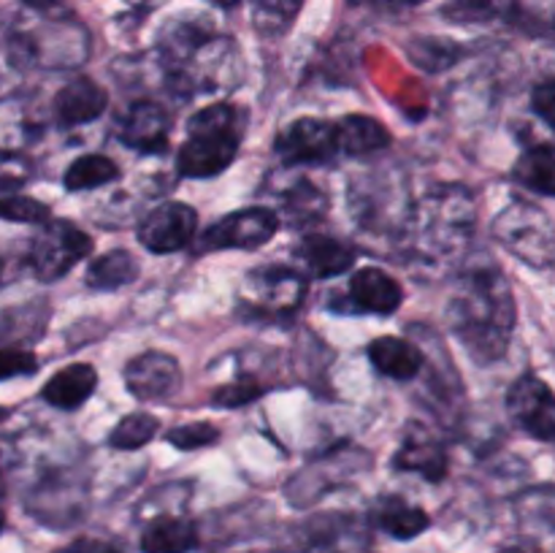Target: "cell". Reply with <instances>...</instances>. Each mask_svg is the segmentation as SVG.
Returning a JSON list of instances; mask_svg holds the SVG:
<instances>
[{
    "instance_id": "obj_1",
    "label": "cell",
    "mask_w": 555,
    "mask_h": 553,
    "mask_svg": "<svg viewBox=\"0 0 555 553\" xmlns=\"http://www.w3.org/2000/svg\"><path fill=\"white\" fill-rule=\"evenodd\" d=\"M515 296L499 266L469 263L455 280L448 301V323L455 339L480 366L507 356L515 331Z\"/></svg>"
},
{
    "instance_id": "obj_2",
    "label": "cell",
    "mask_w": 555,
    "mask_h": 553,
    "mask_svg": "<svg viewBox=\"0 0 555 553\" xmlns=\"http://www.w3.org/2000/svg\"><path fill=\"white\" fill-rule=\"evenodd\" d=\"M168 87L182 95L225 90L236 79L238 52L204 16L168 22L157 41Z\"/></svg>"
},
{
    "instance_id": "obj_3",
    "label": "cell",
    "mask_w": 555,
    "mask_h": 553,
    "mask_svg": "<svg viewBox=\"0 0 555 553\" xmlns=\"http://www.w3.org/2000/svg\"><path fill=\"white\" fill-rule=\"evenodd\" d=\"M475 222V195L464 184H439L412 206L404 228L406 255L428 271H448L469 249Z\"/></svg>"
},
{
    "instance_id": "obj_4",
    "label": "cell",
    "mask_w": 555,
    "mask_h": 553,
    "mask_svg": "<svg viewBox=\"0 0 555 553\" xmlns=\"http://www.w3.org/2000/svg\"><path fill=\"white\" fill-rule=\"evenodd\" d=\"M238 114L231 103H211L190 117L188 141L177 152V171L188 179H209L225 171L238 155Z\"/></svg>"
},
{
    "instance_id": "obj_5",
    "label": "cell",
    "mask_w": 555,
    "mask_h": 553,
    "mask_svg": "<svg viewBox=\"0 0 555 553\" xmlns=\"http://www.w3.org/2000/svg\"><path fill=\"white\" fill-rule=\"evenodd\" d=\"M11 63L41 68H74L90 54V33L70 20H41L20 25L5 36Z\"/></svg>"
},
{
    "instance_id": "obj_6",
    "label": "cell",
    "mask_w": 555,
    "mask_h": 553,
    "mask_svg": "<svg viewBox=\"0 0 555 553\" xmlns=\"http://www.w3.org/2000/svg\"><path fill=\"white\" fill-rule=\"evenodd\" d=\"M493 236L507 253L534 269L555 263V226L540 206L515 201L493 220Z\"/></svg>"
},
{
    "instance_id": "obj_7",
    "label": "cell",
    "mask_w": 555,
    "mask_h": 553,
    "mask_svg": "<svg viewBox=\"0 0 555 553\" xmlns=\"http://www.w3.org/2000/svg\"><path fill=\"white\" fill-rule=\"evenodd\" d=\"M92 253L90 233L81 231L70 220H49L43 222L41 233L33 239L30 263L33 274L43 282H54L68 274L79 260H85Z\"/></svg>"
},
{
    "instance_id": "obj_8",
    "label": "cell",
    "mask_w": 555,
    "mask_h": 553,
    "mask_svg": "<svg viewBox=\"0 0 555 553\" xmlns=\"http://www.w3.org/2000/svg\"><path fill=\"white\" fill-rule=\"evenodd\" d=\"M280 215L266 206H249L217 220L195 242V253H222V249H258L274 239Z\"/></svg>"
},
{
    "instance_id": "obj_9",
    "label": "cell",
    "mask_w": 555,
    "mask_h": 553,
    "mask_svg": "<svg viewBox=\"0 0 555 553\" xmlns=\"http://www.w3.org/2000/svg\"><path fill=\"white\" fill-rule=\"evenodd\" d=\"M507 412L518 428L542 442H555V394L545 380L524 374L507 390Z\"/></svg>"
},
{
    "instance_id": "obj_10",
    "label": "cell",
    "mask_w": 555,
    "mask_h": 553,
    "mask_svg": "<svg viewBox=\"0 0 555 553\" xmlns=\"http://www.w3.org/2000/svg\"><path fill=\"white\" fill-rule=\"evenodd\" d=\"M276 155L285 166H307V163H331L339 155L336 125L328 119L301 117L293 119L274 141Z\"/></svg>"
},
{
    "instance_id": "obj_11",
    "label": "cell",
    "mask_w": 555,
    "mask_h": 553,
    "mask_svg": "<svg viewBox=\"0 0 555 553\" xmlns=\"http://www.w3.org/2000/svg\"><path fill=\"white\" fill-rule=\"evenodd\" d=\"M27 510L41 524L65 529V526L76 524L85 515L87 491L79 480L57 472V475L47 477V480L33 488V493L27 497Z\"/></svg>"
},
{
    "instance_id": "obj_12",
    "label": "cell",
    "mask_w": 555,
    "mask_h": 553,
    "mask_svg": "<svg viewBox=\"0 0 555 553\" xmlns=\"http://www.w3.org/2000/svg\"><path fill=\"white\" fill-rule=\"evenodd\" d=\"M352 211H356V220L363 228H393L396 233H404L406 220H410V211L393 209L388 204H406L404 190L390 188L388 173H374V177H363L352 184Z\"/></svg>"
},
{
    "instance_id": "obj_13",
    "label": "cell",
    "mask_w": 555,
    "mask_h": 553,
    "mask_svg": "<svg viewBox=\"0 0 555 553\" xmlns=\"http://www.w3.org/2000/svg\"><path fill=\"white\" fill-rule=\"evenodd\" d=\"M195 226H198V215L193 206L182 201H166L144 217L139 228V242L155 255L179 253L193 242Z\"/></svg>"
},
{
    "instance_id": "obj_14",
    "label": "cell",
    "mask_w": 555,
    "mask_h": 553,
    "mask_svg": "<svg viewBox=\"0 0 555 553\" xmlns=\"http://www.w3.org/2000/svg\"><path fill=\"white\" fill-rule=\"evenodd\" d=\"M304 293H307L304 274L291 266H266V269L249 271L247 301L258 314L293 312L304 301Z\"/></svg>"
},
{
    "instance_id": "obj_15",
    "label": "cell",
    "mask_w": 555,
    "mask_h": 553,
    "mask_svg": "<svg viewBox=\"0 0 555 553\" xmlns=\"http://www.w3.org/2000/svg\"><path fill=\"white\" fill-rule=\"evenodd\" d=\"M125 385L139 401L171 399L182 388V366L168 352H141L125 366Z\"/></svg>"
},
{
    "instance_id": "obj_16",
    "label": "cell",
    "mask_w": 555,
    "mask_h": 553,
    "mask_svg": "<svg viewBox=\"0 0 555 553\" xmlns=\"http://www.w3.org/2000/svg\"><path fill=\"white\" fill-rule=\"evenodd\" d=\"M171 139V117L160 103L135 101L119 125V141L141 155H163Z\"/></svg>"
},
{
    "instance_id": "obj_17",
    "label": "cell",
    "mask_w": 555,
    "mask_h": 553,
    "mask_svg": "<svg viewBox=\"0 0 555 553\" xmlns=\"http://www.w3.org/2000/svg\"><path fill=\"white\" fill-rule=\"evenodd\" d=\"M520 535L534 553H555V486H537L515 499Z\"/></svg>"
},
{
    "instance_id": "obj_18",
    "label": "cell",
    "mask_w": 555,
    "mask_h": 553,
    "mask_svg": "<svg viewBox=\"0 0 555 553\" xmlns=\"http://www.w3.org/2000/svg\"><path fill=\"white\" fill-rule=\"evenodd\" d=\"M404 301V291L388 271L377 266L358 269L347 285V304L352 312L366 314H393Z\"/></svg>"
},
{
    "instance_id": "obj_19",
    "label": "cell",
    "mask_w": 555,
    "mask_h": 553,
    "mask_svg": "<svg viewBox=\"0 0 555 553\" xmlns=\"http://www.w3.org/2000/svg\"><path fill=\"white\" fill-rule=\"evenodd\" d=\"M108 95L98 81L90 76H76L68 85H63L54 95V117L65 128L87 125L106 112Z\"/></svg>"
},
{
    "instance_id": "obj_20",
    "label": "cell",
    "mask_w": 555,
    "mask_h": 553,
    "mask_svg": "<svg viewBox=\"0 0 555 553\" xmlns=\"http://www.w3.org/2000/svg\"><path fill=\"white\" fill-rule=\"evenodd\" d=\"M393 466L401 472H415V475H421L428 483H439L448 475V453H444V448L437 439L428 437L417 426H412L401 448L396 450Z\"/></svg>"
},
{
    "instance_id": "obj_21",
    "label": "cell",
    "mask_w": 555,
    "mask_h": 553,
    "mask_svg": "<svg viewBox=\"0 0 555 553\" xmlns=\"http://www.w3.org/2000/svg\"><path fill=\"white\" fill-rule=\"evenodd\" d=\"M369 358L379 374L399 383H410L426 369V352L415 342L399 339V336H379L369 345Z\"/></svg>"
},
{
    "instance_id": "obj_22",
    "label": "cell",
    "mask_w": 555,
    "mask_h": 553,
    "mask_svg": "<svg viewBox=\"0 0 555 553\" xmlns=\"http://www.w3.org/2000/svg\"><path fill=\"white\" fill-rule=\"evenodd\" d=\"M98 388V372L90 363H70L47 380L41 399L57 410H79Z\"/></svg>"
},
{
    "instance_id": "obj_23",
    "label": "cell",
    "mask_w": 555,
    "mask_h": 553,
    "mask_svg": "<svg viewBox=\"0 0 555 553\" xmlns=\"http://www.w3.org/2000/svg\"><path fill=\"white\" fill-rule=\"evenodd\" d=\"M298 258L304 260L309 274L328 280V276H339L352 269L356 249L347 242H341V239L312 233V236L301 239V244H298Z\"/></svg>"
},
{
    "instance_id": "obj_24",
    "label": "cell",
    "mask_w": 555,
    "mask_h": 553,
    "mask_svg": "<svg viewBox=\"0 0 555 553\" xmlns=\"http://www.w3.org/2000/svg\"><path fill=\"white\" fill-rule=\"evenodd\" d=\"M372 524L390 535L393 540H415L431 526V518L423 507L401 497H379L372 507Z\"/></svg>"
},
{
    "instance_id": "obj_25",
    "label": "cell",
    "mask_w": 555,
    "mask_h": 553,
    "mask_svg": "<svg viewBox=\"0 0 555 553\" xmlns=\"http://www.w3.org/2000/svg\"><path fill=\"white\" fill-rule=\"evenodd\" d=\"M336 125V144L339 155L361 157L372 152L385 150L390 144V133L379 119L366 117V114H347Z\"/></svg>"
},
{
    "instance_id": "obj_26",
    "label": "cell",
    "mask_w": 555,
    "mask_h": 553,
    "mask_svg": "<svg viewBox=\"0 0 555 553\" xmlns=\"http://www.w3.org/2000/svg\"><path fill=\"white\" fill-rule=\"evenodd\" d=\"M198 545L193 520L179 515H157L141 535V553H190Z\"/></svg>"
},
{
    "instance_id": "obj_27",
    "label": "cell",
    "mask_w": 555,
    "mask_h": 553,
    "mask_svg": "<svg viewBox=\"0 0 555 553\" xmlns=\"http://www.w3.org/2000/svg\"><path fill=\"white\" fill-rule=\"evenodd\" d=\"M276 198L282 201V215L291 226H309V222H318L320 217L328 209V195L312 184L309 179H296V182L285 184L282 193H276Z\"/></svg>"
},
{
    "instance_id": "obj_28",
    "label": "cell",
    "mask_w": 555,
    "mask_h": 553,
    "mask_svg": "<svg viewBox=\"0 0 555 553\" xmlns=\"http://www.w3.org/2000/svg\"><path fill=\"white\" fill-rule=\"evenodd\" d=\"M141 266L128 249H112V253L101 255L87 269V285L92 291H119V287L130 285L139 276Z\"/></svg>"
},
{
    "instance_id": "obj_29",
    "label": "cell",
    "mask_w": 555,
    "mask_h": 553,
    "mask_svg": "<svg viewBox=\"0 0 555 553\" xmlns=\"http://www.w3.org/2000/svg\"><path fill=\"white\" fill-rule=\"evenodd\" d=\"M518 14V0H448L442 9L444 20L455 25H488L507 22Z\"/></svg>"
},
{
    "instance_id": "obj_30",
    "label": "cell",
    "mask_w": 555,
    "mask_h": 553,
    "mask_svg": "<svg viewBox=\"0 0 555 553\" xmlns=\"http://www.w3.org/2000/svg\"><path fill=\"white\" fill-rule=\"evenodd\" d=\"M119 179V168L112 157L106 155H81L65 171L63 184L68 193H81V190H95L103 184Z\"/></svg>"
},
{
    "instance_id": "obj_31",
    "label": "cell",
    "mask_w": 555,
    "mask_h": 553,
    "mask_svg": "<svg viewBox=\"0 0 555 553\" xmlns=\"http://www.w3.org/2000/svg\"><path fill=\"white\" fill-rule=\"evenodd\" d=\"M515 182L534 190L540 195H553L555 198V155L545 146L524 152L513 168Z\"/></svg>"
},
{
    "instance_id": "obj_32",
    "label": "cell",
    "mask_w": 555,
    "mask_h": 553,
    "mask_svg": "<svg viewBox=\"0 0 555 553\" xmlns=\"http://www.w3.org/2000/svg\"><path fill=\"white\" fill-rule=\"evenodd\" d=\"M255 30L263 38H282L301 14L304 0H249Z\"/></svg>"
},
{
    "instance_id": "obj_33",
    "label": "cell",
    "mask_w": 555,
    "mask_h": 553,
    "mask_svg": "<svg viewBox=\"0 0 555 553\" xmlns=\"http://www.w3.org/2000/svg\"><path fill=\"white\" fill-rule=\"evenodd\" d=\"M157 428H160V421H157L155 415H150V412H133V415L122 417V421L112 428L108 445H112L114 450H139L155 437Z\"/></svg>"
},
{
    "instance_id": "obj_34",
    "label": "cell",
    "mask_w": 555,
    "mask_h": 553,
    "mask_svg": "<svg viewBox=\"0 0 555 553\" xmlns=\"http://www.w3.org/2000/svg\"><path fill=\"white\" fill-rule=\"evenodd\" d=\"M0 220L25 222V226H43V222H49V206L30 198V195H3V198H0Z\"/></svg>"
},
{
    "instance_id": "obj_35",
    "label": "cell",
    "mask_w": 555,
    "mask_h": 553,
    "mask_svg": "<svg viewBox=\"0 0 555 553\" xmlns=\"http://www.w3.org/2000/svg\"><path fill=\"white\" fill-rule=\"evenodd\" d=\"M220 439V428L215 423H184V426L171 428L166 434V442L173 445L177 450H198L206 445H215Z\"/></svg>"
},
{
    "instance_id": "obj_36",
    "label": "cell",
    "mask_w": 555,
    "mask_h": 553,
    "mask_svg": "<svg viewBox=\"0 0 555 553\" xmlns=\"http://www.w3.org/2000/svg\"><path fill=\"white\" fill-rule=\"evenodd\" d=\"M263 390L266 388L258 380L249 377V374H242L236 383H228L222 385L220 390H215V394H211V404L222 407V410H233V407H244L249 404V401H255Z\"/></svg>"
},
{
    "instance_id": "obj_37",
    "label": "cell",
    "mask_w": 555,
    "mask_h": 553,
    "mask_svg": "<svg viewBox=\"0 0 555 553\" xmlns=\"http://www.w3.org/2000/svg\"><path fill=\"white\" fill-rule=\"evenodd\" d=\"M27 179H30V163L22 160L20 155L0 152V198L20 190Z\"/></svg>"
},
{
    "instance_id": "obj_38",
    "label": "cell",
    "mask_w": 555,
    "mask_h": 553,
    "mask_svg": "<svg viewBox=\"0 0 555 553\" xmlns=\"http://www.w3.org/2000/svg\"><path fill=\"white\" fill-rule=\"evenodd\" d=\"M36 369H38V358L33 356L30 350H14V347L0 350V383H3V380L36 374Z\"/></svg>"
},
{
    "instance_id": "obj_39",
    "label": "cell",
    "mask_w": 555,
    "mask_h": 553,
    "mask_svg": "<svg viewBox=\"0 0 555 553\" xmlns=\"http://www.w3.org/2000/svg\"><path fill=\"white\" fill-rule=\"evenodd\" d=\"M531 108L537 117L555 130V81H542L531 92Z\"/></svg>"
},
{
    "instance_id": "obj_40",
    "label": "cell",
    "mask_w": 555,
    "mask_h": 553,
    "mask_svg": "<svg viewBox=\"0 0 555 553\" xmlns=\"http://www.w3.org/2000/svg\"><path fill=\"white\" fill-rule=\"evenodd\" d=\"M350 5H361V9L374 11H401V9H415V5L426 3V0H347Z\"/></svg>"
},
{
    "instance_id": "obj_41",
    "label": "cell",
    "mask_w": 555,
    "mask_h": 553,
    "mask_svg": "<svg viewBox=\"0 0 555 553\" xmlns=\"http://www.w3.org/2000/svg\"><path fill=\"white\" fill-rule=\"evenodd\" d=\"M57 553H119V551L103 540H76Z\"/></svg>"
},
{
    "instance_id": "obj_42",
    "label": "cell",
    "mask_w": 555,
    "mask_h": 553,
    "mask_svg": "<svg viewBox=\"0 0 555 553\" xmlns=\"http://www.w3.org/2000/svg\"><path fill=\"white\" fill-rule=\"evenodd\" d=\"M22 3L27 5V9H36V11H49L54 9V5H60L63 0H22Z\"/></svg>"
},
{
    "instance_id": "obj_43",
    "label": "cell",
    "mask_w": 555,
    "mask_h": 553,
    "mask_svg": "<svg viewBox=\"0 0 555 553\" xmlns=\"http://www.w3.org/2000/svg\"><path fill=\"white\" fill-rule=\"evenodd\" d=\"M499 553H534V551L526 545H513V548H504V551H499Z\"/></svg>"
},
{
    "instance_id": "obj_44",
    "label": "cell",
    "mask_w": 555,
    "mask_h": 553,
    "mask_svg": "<svg viewBox=\"0 0 555 553\" xmlns=\"http://www.w3.org/2000/svg\"><path fill=\"white\" fill-rule=\"evenodd\" d=\"M215 5H220V9H233V5H238L242 0H211Z\"/></svg>"
},
{
    "instance_id": "obj_45",
    "label": "cell",
    "mask_w": 555,
    "mask_h": 553,
    "mask_svg": "<svg viewBox=\"0 0 555 553\" xmlns=\"http://www.w3.org/2000/svg\"><path fill=\"white\" fill-rule=\"evenodd\" d=\"M11 415V412L9 410H5V407H0V423H3L5 421V417H9Z\"/></svg>"
},
{
    "instance_id": "obj_46",
    "label": "cell",
    "mask_w": 555,
    "mask_h": 553,
    "mask_svg": "<svg viewBox=\"0 0 555 553\" xmlns=\"http://www.w3.org/2000/svg\"><path fill=\"white\" fill-rule=\"evenodd\" d=\"M0 531H3V518H0Z\"/></svg>"
},
{
    "instance_id": "obj_47",
    "label": "cell",
    "mask_w": 555,
    "mask_h": 553,
    "mask_svg": "<svg viewBox=\"0 0 555 553\" xmlns=\"http://www.w3.org/2000/svg\"><path fill=\"white\" fill-rule=\"evenodd\" d=\"M0 276H3V263H0Z\"/></svg>"
},
{
    "instance_id": "obj_48",
    "label": "cell",
    "mask_w": 555,
    "mask_h": 553,
    "mask_svg": "<svg viewBox=\"0 0 555 553\" xmlns=\"http://www.w3.org/2000/svg\"><path fill=\"white\" fill-rule=\"evenodd\" d=\"M553 361H555V350H553Z\"/></svg>"
}]
</instances>
